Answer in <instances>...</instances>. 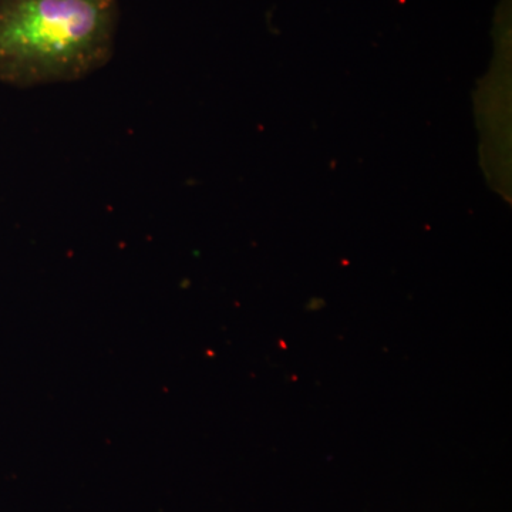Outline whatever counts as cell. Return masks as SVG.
<instances>
[{"label": "cell", "instance_id": "obj_1", "mask_svg": "<svg viewBox=\"0 0 512 512\" xmlns=\"http://www.w3.org/2000/svg\"><path fill=\"white\" fill-rule=\"evenodd\" d=\"M119 0H0V82H73L109 63Z\"/></svg>", "mask_w": 512, "mask_h": 512}]
</instances>
